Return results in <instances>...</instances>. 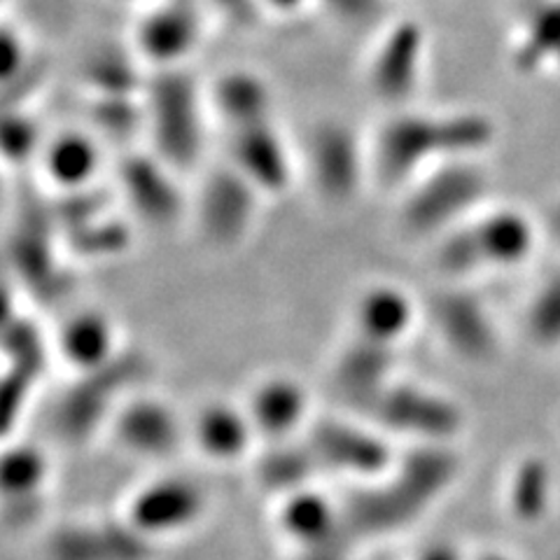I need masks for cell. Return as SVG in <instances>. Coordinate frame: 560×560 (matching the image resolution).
<instances>
[{"instance_id":"obj_1","label":"cell","mask_w":560,"mask_h":560,"mask_svg":"<svg viewBox=\"0 0 560 560\" xmlns=\"http://www.w3.org/2000/svg\"><path fill=\"white\" fill-rule=\"evenodd\" d=\"M458 446L411 444L395 465L370 483H358L341 500L343 523L358 545L407 533L440 504L463 477Z\"/></svg>"},{"instance_id":"obj_35","label":"cell","mask_w":560,"mask_h":560,"mask_svg":"<svg viewBox=\"0 0 560 560\" xmlns=\"http://www.w3.org/2000/svg\"><path fill=\"white\" fill-rule=\"evenodd\" d=\"M469 560H521V558H516L514 553L504 551V549H498V547H486L479 551H471Z\"/></svg>"},{"instance_id":"obj_19","label":"cell","mask_w":560,"mask_h":560,"mask_svg":"<svg viewBox=\"0 0 560 560\" xmlns=\"http://www.w3.org/2000/svg\"><path fill=\"white\" fill-rule=\"evenodd\" d=\"M399 348L381 346L370 339L350 335L331 360L329 385L341 405L353 413L362 411L366 401L378 395L397 374Z\"/></svg>"},{"instance_id":"obj_12","label":"cell","mask_w":560,"mask_h":560,"mask_svg":"<svg viewBox=\"0 0 560 560\" xmlns=\"http://www.w3.org/2000/svg\"><path fill=\"white\" fill-rule=\"evenodd\" d=\"M210 510L208 490L183 475H162L140 483L125 504V521L160 547L162 541L191 533Z\"/></svg>"},{"instance_id":"obj_2","label":"cell","mask_w":560,"mask_h":560,"mask_svg":"<svg viewBox=\"0 0 560 560\" xmlns=\"http://www.w3.org/2000/svg\"><path fill=\"white\" fill-rule=\"evenodd\" d=\"M495 140V121L483 113L395 110L366 138L372 183L401 191L420 173L440 164L481 160Z\"/></svg>"},{"instance_id":"obj_21","label":"cell","mask_w":560,"mask_h":560,"mask_svg":"<svg viewBox=\"0 0 560 560\" xmlns=\"http://www.w3.org/2000/svg\"><path fill=\"white\" fill-rule=\"evenodd\" d=\"M51 346L73 376L101 370L127 348L119 341L117 323L98 308L70 313L59 325Z\"/></svg>"},{"instance_id":"obj_28","label":"cell","mask_w":560,"mask_h":560,"mask_svg":"<svg viewBox=\"0 0 560 560\" xmlns=\"http://www.w3.org/2000/svg\"><path fill=\"white\" fill-rule=\"evenodd\" d=\"M523 329L539 350L560 348V269L539 280L523 311Z\"/></svg>"},{"instance_id":"obj_33","label":"cell","mask_w":560,"mask_h":560,"mask_svg":"<svg viewBox=\"0 0 560 560\" xmlns=\"http://www.w3.org/2000/svg\"><path fill=\"white\" fill-rule=\"evenodd\" d=\"M541 230H545V234L556 243V248L560 250V201H556L549 208L547 220H545V224H541Z\"/></svg>"},{"instance_id":"obj_26","label":"cell","mask_w":560,"mask_h":560,"mask_svg":"<svg viewBox=\"0 0 560 560\" xmlns=\"http://www.w3.org/2000/svg\"><path fill=\"white\" fill-rule=\"evenodd\" d=\"M208 108L215 113L226 131L273 119V98L267 84L245 73L222 78L215 84Z\"/></svg>"},{"instance_id":"obj_11","label":"cell","mask_w":560,"mask_h":560,"mask_svg":"<svg viewBox=\"0 0 560 560\" xmlns=\"http://www.w3.org/2000/svg\"><path fill=\"white\" fill-rule=\"evenodd\" d=\"M306 175L325 203L348 206L372 180L370 148L343 121H320L306 138Z\"/></svg>"},{"instance_id":"obj_17","label":"cell","mask_w":560,"mask_h":560,"mask_svg":"<svg viewBox=\"0 0 560 560\" xmlns=\"http://www.w3.org/2000/svg\"><path fill=\"white\" fill-rule=\"evenodd\" d=\"M160 547L119 518L75 521L47 537V560H152Z\"/></svg>"},{"instance_id":"obj_22","label":"cell","mask_w":560,"mask_h":560,"mask_svg":"<svg viewBox=\"0 0 560 560\" xmlns=\"http://www.w3.org/2000/svg\"><path fill=\"white\" fill-rule=\"evenodd\" d=\"M276 525L283 537L296 549L320 545L346 533L341 502L329 498L318 486L294 490L278 498Z\"/></svg>"},{"instance_id":"obj_32","label":"cell","mask_w":560,"mask_h":560,"mask_svg":"<svg viewBox=\"0 0 560 560\" xmlns=\"http://www.w3.org/2000/svg\"><path fill=\"white\" fill-rule=\"evenodd\" d=\"M22 51L16 49L10 40H0V82L14 75L16 66H22Z\"/></svg>"},{"instance_id":"obj_30","label":"cell","mask_w":560,"mask_h":560,"mask_svg":"<svg viewBox=\"0 0 560 560\" xmlns=\"http://www.w3.org/2000/svg\"><path fill=\"white\" fill-rule=\"evenodd\" d=\"M40 129L24 115H12L0 119V160L5 164H28L40 160L45 148Z\"/></svg>"},{"instance_id":"obj_31","label":"cell","mask_w":560,"mask_h":560,"mask_svg":"<svg viewBox=\"0 0 560 560\" xmlns=\"http://www.w3.org/2000/svg\"><path fill=\"white\" fill-rule=\"evenodd\" d=\"M409 560H469V553L451 539H434L420 547Z\"/></svg>"},{"instance_id":"obj_5","label":"cell","mask_w":560,"mask_h":560,"mask_svg":"<svg viewBox=\"0 0 560 560\" xmlns=\"http://www.w3.org/2000/svg\"><path fill=\"white\" fill-rule=\"evenodd\" d=\"M358 416L366 418L393 440L411 444L458 446L467 416L451 395L432 385L395 376L366 401Z\"/></svg>"},{"instance_id":"obj_3","label":"cell","mask_w":560,"mask_h":560,"mask_svg":"<svg viewBox=\"0 0 560 560\" xmlns=\"http://www.w3.org/2000/svg\"><path fill=\"white\" fill-rule=\"evenodd\" d=\"M541 234V224L523 208L486 203L434 241V267L455 283L512 271L528 265Z\"/></svg>"},{"instance_id":"obj_18","label":"cell","mask_w":560,"mask_h":560,"mask_svg":"<svg viewBox=\"0 0 560 560\" xmlns=\"http://www.w3.org/2000/svg\"><path fill=\"white\" fill-rule=\"evenodd\" d=\"M187 444L213 465H236L257 453V432L243 401L208 399L187 416Z\"/></svg>"},{"instance_id":"obj_10","label":"cell","mask_w":560,"mask_h":560,"mask_svg":"<svg viewBox=\"0 0 560 560\" xmlns=\"http://www.w3.org/2000/svg\"><path fill=\"white\" fill-rule=\"evenodd\" d=\"M428 320L448 353L471 366L493 364L502 353V335L486 300L463 283L448 280L428 306Z\"/></svg>"},{"instance_id":"obj_23","label":"cell","mask_w":560,"mask_h":560,"mask_svg":"<svg viewBox=\"0 0 560 560\" xmlns=\"http://www.w3.org/2000/svg\"><path fill=\"white\" fill-rule=\"evenodd\" d=\"M556 498L553 469L541 455L528 453L506 469L502 483L504 512L516 525L535 528L541 525L551 510Z\"/></svg>"},{"instance_id":"obj_20","label":"cell","mask_w":560,"mask_h":560,"mask_svg":"<svg viewBox=\"0 0 560 560\" xmlns=\"http://www.w3.org/2000/svg\"><path fill=\"white\" fill-rule=\"evenodd\" d=\"M423 315L413 294L397 283H372L364 288L353 304V335L381 346L399 348Z\"/></svg>"},{"instance_id":"obj_8","label":"cell","mask_w":560,"mask_h":560,"mask_svg":"<svg viewBox=\"0 0 560 560\" xmlns=\"http://www.w3.org/2000/svg\"><path fill=\"white\" fill-rule=\"evenodd\" d=\"M206 108L208 103L185 78L156 82L143 105L150 152L178 173L197 168L206 148Z\"/></svg>"},{"instance_id":"obj_7","label":"cell","mask_w":560,"mask_h":560,"mask_svg":"<svg viewBox=\"0 0 560 560\" xmlns=\"http://www.w3.org/2000/svg\"><path fill=\"white\" fill-rule=\"evenodd\" d=\"M150 372V360L136 348H125L110 362L90 374H78L55 411V423L68 442L90 440L129 399Z\"/></svg>"},{"instance_id":"obj_13","label":"cell","mask_w":560,"mask_h":560,"mask_svg":"<svg viewBox=\"0 0 560 560\" xmlns=\"http://www.w3.org/2000/svg\"><path fill=\"white\" fill-rule=\"evenodd\" d=\"M108 430L121 451L140 460H171L187 446V416L168 399L143 390L121 401Z\"/></svg>"},{"instance_id":"obj_27","label":"cell","mask_w":560,"mask_h":560,"mask_svg":"<svg viewBox=\"0 0 560 560\" xmlns=\"http://www.w3.org/2000/svg\"><path fill=\"white\" fill-rule=\"evenodd\" d=\"M49 481V460L40 446L12 444L0 448V502L24 506L40 502Z\"/></svg>"},{"instance_id":"obj_25","label":"cell","mask_w":560,"mask_h":560,"mask_svg":"<svg viewBox=\"0 0 560 560\" xmlns=\"http://www.w3.org/2000/svg\"><path fill=\"white\" fill-rule=\"evenodd\" d=\"M257 483L273 498H283L308 486H318L323 471L302 436L285 442L261 444L255 453Z\"/></svg>"},{"instance_id":"obj_24","label":"cell","mask_w":560,"mask_h":560,"mask_svg":"<svg viewBox=\"0 0 560 560\" xmlns=\"http://www.w3.org/2000/svg\"><path fill=\"white\" fill-rule=\"evenodd\" d=\"M38 164L45 178L66 195L90 189L103 168L101 140L92 131H59L45 140Z\"/></svg>"},{"instance_id":"obj_16","label":"cell","mask_w":560,"mask_h":560,"mask_svg":"<svg viewBox=\"0 0 560 560\" xmlns=\"http://www.w3.org/2000/svg\"><path fill=\"white\" fill-rule=\"evenodd\" d=\"M243 407L257 432L259 446L302 436L318 416L313 411L308 385L283 372L259 376L245 395Z\"/></svg>"},{"instance_id":"obj_4","label":"cell","mask_w":560,"mask_h":560,"mask_svg":"<svg viewBox=\"0 0 560 560\" xmlns=\"http://www.w3.org/2000/svg\"><path fill=\"white\" fill-rule=\"evenodd\" d=\"M490 180L481 160H455L420 173L405 189L397 210L409 238L436 241L488 203Z\"/></svg>"},{"instance_id":"obj_29","label":"cell","mask_w":560,"mask_h":560,"mask_svg":"<svg viewBox=\"0 0 560 560\" xmlns=\"http://www.w3.org/2000/svg\"><path fill=\"white\" fill-rule=\"evenodd\" d=\"M131 230L119 220L92 218L68 230V248L78 257H117L129 248Z\"/></svg>"},{"instance_id":"obj_34","label":"cell","mask_w":560,"mask_h":560,"mask_svg":"<svg viewBox=\"0 0 560 560\" xmlns=\"http://www.w3.org/2000/svg\"><path fill=\"white\" fill-rule=\"evenodd\" d=\"M16 318H20V315H16L12 294L5 288H0V331H3L10 323H14Z\"/></svg>"},{"instance_id":"obj_14","label":"cell","mask_w":560,"mask_h":560,"mask_svg":"<svg viewBox=\"0 0 560 560\" xmlns=\"http://www.w3.org/2000/svg\"><path fill=\"white\" fill-rule=\"evenodd\" d=\"M173 171L154 152L131 150L117 164L119 195L138 220L168 230L187 213V197Z\"/></svg>"},{"instance_id":"obj_6","label":"cell","mask_w":560,"mask_h":560,"mask_svg":"<svg viewBox=\"0 0 560 560\" xmlns=\"http://www.w3.org/2000/svg\"><path fill=\"white\" fill-rule=\"evenodd\" d=\"M304 440L323 475H337L353 486L381 479L399 455L393 436L353 411L343 416L318 413L306 428Z\"/></svg>"},{"instance_id":"obj_9","label":"cell","mask_w":560,"mask_h":560,"mask_svg":"<svg viewBox=\"0 0 560 560\" xmlns=\"http://www.w3.org/2000/svg\"><path fill=\"white\" fill-rule=\"evenodd\" d=\"M261 199L230 162L210 168L191 199V218L201 243L215 253L236 250L255 230Z\"/></svg>"},{"instance_id":"obj_15","label":"cell","mask_w":560,"mask_h":560,"mask_svg":"<svg viewBox=\"0 0 560 560\" xmlns=\"http://www.w3.org/2000/svg\"><path fill=\"white\" fill-rule=\"evenodd\" d=\"M226 162L265 199L288 195L296 180V156L273 119L226 131Z\"/></svg>"}]
</instances>
